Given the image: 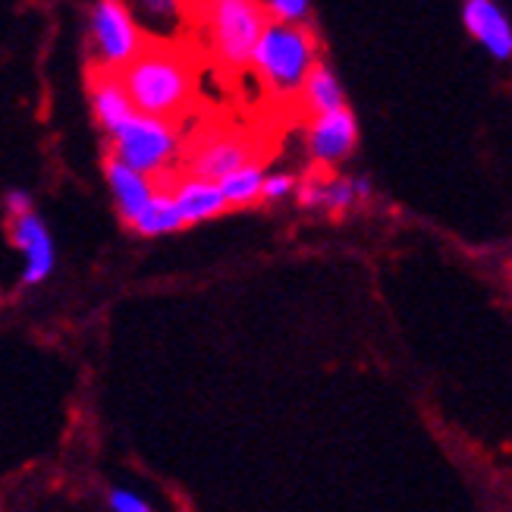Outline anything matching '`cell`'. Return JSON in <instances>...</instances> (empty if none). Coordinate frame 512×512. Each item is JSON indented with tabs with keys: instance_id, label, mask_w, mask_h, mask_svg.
<instances>
[{
	"instance_id": "1",
	"label": "cell",
	"mask_w": 512,
	"mask_h": 512,
	"mask_svg": "<svg viewBox=\"0 0 512 512\" xmlns=\"http://www.w3.org/2000/svg\"><path fill=\"white\" fill-rule=\"evenodd\" d=\"M120 82L136 107V114L170 120L192 98V70L189 63L170 48H148L126 70Z\"/></svg>"
},
{
	"instance_id": "2",
	"label": "cell",
	"mask_w": 512,
	"mask_h": 512,
	"mask_svg": "<svg viewBox=\"0 0 512 512\" xmlns=\"http://www.w3.org/2000/svg\"><path fill=\"white\" fill-rule=\"evenodd\" d=\"M315 63H318L315 35L305 26H280V22H267L252 54V66L258 70V76L277 95H299L302 82Z\"/></svg>"
},
{
	"instance_id": "3",
	"label": "cell",
	"mask_w": 512,
	"mask_h": 512,
	"mask_svg": "<svg viewBox=\"0 0 512 512\" xmlns=\"http://www.w3.org/2000/svg\"><path fill=\"white\" fill-rule=\"evenodd\" d=\"M110 161H117L142 176L161 173L180 154V132L170 120L132 114L120 129L110 132Z\"/></svg>"
},
{
	"instance_id": "4",
	"label": "cell",
	"mask_w": 512,
	"mask_h": 512,
	"mask_svg": "<svg viewBox=\"0 0 512 512\" xmlns=\"http://www.w3.org/2000/svg\"><path fill=\"white\" fill-rule=\"evenodd\" d=\"M205 16L217 57L233 70L252 66L255 44L267 26L258 0H205Z\"/></svg>"
},
{
	"instance_id": "5",
	"label": "cell",
	"mask_w": 512,
	"mask_h": 512,
	"mask_svg": "<svg viewBox=\"0 0 512 512\" xmlns=\"http://www.w3.org/2000/svg\"><path fill=\"white\" fill-rule=\"evenodd\" d=\"M88 32H92V51L104 73H120L145 51V38L139 35L136 22L129 19L120 0H98L88 16Z\"/></svg>"
},
{
	"instance_id": "6",
	"label": "cell",
	"mask_w": 512,
	"mask_h": 512,
	"mask_svg": "<svg viewBox=\"0 0 512 512\" xmlns=\"http://www.w3.org/2000/svg\"><path fill=\"white\" fill-rule=\"evenodd\" d=\"M10 236H13V246L22 255L19 283L22 286H41L57 267V242H54L48 224H44V217H38L35 211L13 217Z\"/></svg>"
},
{
	"instance_id": "7",
	"label": "cell",
	"mask_w": 512,
	"mask_h": 512,
	"mask_svg": "<svg viewBox=\"0 0 512 512\" xmlns=\"http://www.w3.org/2000/svg\"><path fill=\"white\" fill-rule=\"evenodd\" d=\"M355 142H359V123L349 107L321 114L308 126V154L324 167L346 161L355 151Z\"/></svg>"
},
{
	"instance_id": "8",
	"label": "cell",
	"mask_w": 512,
	"mask_h": 512,
	"mask_svg": "<svg viewBox=\"0 0 512 512\" xmlns=\"http://www.w3.org/2000/svg\"><path fill=\"white\" fill-rule=\"evenodd\" d=\"M142 38L176 41L189 26V0H120Z\"/></svg>"
},
{
	"instance_id": "9",
	"label": "cell",
	"mask_w": 512,
	"mask_h": 512,
	"mask_svg": "<svg viewBox=\"0 0 512 512\" xmlns=\"http://www.w3.org/2000/svg\"><path fill=\"white\" fill-rule=\"evenodd\" d=\"M462 22H465V29H469V35L478 44H484V51L494 60L506 63L512 57V26L497 0H465Z\"/></svg>"
},
{
	"instance_id": "10",
	"label": "cell",
	"mask_w": 512,
	"mask_h": 512,
	"mask_svg": "<svg viewBox=\"0 0 512 512\" xmlns=\"http://www.w3.org/2000/svg\"><path fill=\"white\" fill-rule=\"evenodd\" d=\"M252 164V145L239 136H217L208 139L202 148L192 154L189 161V173L195 180H205V183H220L227 180L230 173H236L239 167Z\"/></svg>"
},
{
	"instance_id": "11",
	"label": "cell",
	"mask_w": 512,
	"mask_h": 512,
	"mask_svg": "<svg viewBox=\"0 0 512 512\" xmlns=\"http://www.w3.org/2000/svg\"><path fill=\"white\" fill-rule=\"evenodd\" d=\"M299 202L311 211H333V214H343L352 211L359 202L371 195V183L365 176L359 180H327V183H302L296 186Z\"/></svg>"
},
{
	"instance_id": "12",
	"label": "cell",
	"mask_w": 512,
	"mask_h": 512,
	"mask_svg": "<svg viewBox=\"0 0 512 512\" xmlns=\"http://www.w3.org/2000/svg\"><path fill=\"white\" fill-rule=\"evenodd\" d=\"M104 173H107V186H110V195H114V202H117L120 217L126 220V224H132V220L148 208V202L158 189H154V183L148 180V176L129 170L117 161H107Z\"/></svg>"
},
{
	"instance_id": "13",
	"label": "cell",
	"mask_w": 512,
	"mask_h": 512,
	"mask_svg": "<svg viewBox=\"0 0 512 512\" xmlns=\"http://www.w3.org/2000/svg\"><path fill=\"white\" fill-rule=\"evenodd\" d=\"M92 114L98 120V126L104 129V136H110L114 129H120L132 114H136V107H132L126 88L120 82V73H98L92 79Z\"/></svg>"
},
{
	"instance_id": "14",
	"label": "cell",
	"mask_w": 512,
	"mask_h": 512,
	"mask_svg": "<svg viewBox=\"0 0 512 512\" xmlns=\"http://www.w3.org/2000/svg\"><path fill=\"white\" fill-rule=\"evenodd\" d=\"M170 198H173L176 211H180V217H183V227L205 224V220L220 217L227 211V202H224V195H220L217 183L195 180V176H189V180H183L180 186H176L170 192Z\"/></svg>"
},
{
	"instance_id": "15",
	"label": "cell",
	"mask_w": 512,
	"mask_h": 512,
	"mask_svg": "<svg viewBox=\"0 0 512 512\" xmlns=\"http://www.w3.org/2000/svg\"><path fill=\"white\" fill-rule=\"evenodd\" d=\"M302 98L311 107V114L321 117V114H333V110L346 107V88L337 79V73H333L327 63L318 60L302 82Z\"/></svg>"
},
{
	"instance_id": "16",
	"label": "cell",
	"mask_w": 512,
	"mask_h": 512,
	"mask_svg": "<svg viewBox=\"0 0 512 512\" xmlns=\"http://www.w3.org/2000/svg\"><path fill=\"white\" fill-rule=\"evenodd\" d=\"M139 236H170V233H180L183 227V217L176 211L170 192H154V198L148 202V208L129 224Z\"/></svg>"
},
{
	"instance_id": "17",
	"label": "cell",
	"mask_w": 512,
	"mask_h": 512,
	"mask_svg": "<svg viewBox=\"0 0 512 512\" xmlns=\"http://www.w3.org/2000/svg\"><path fill=\"white\" fill-rule=\"evenodd\" d=\"M261 183H264V170L252 161L246 167H239L236 173H230L227 180H220L217 189L224 195L227 208H246L261 198Z\"/></svg>"
},
{
	"instance_id": "18",
	"label": "cell",
	"mask_w": 512,
	"mask_h": 512,
	"mask_svg": "<svg viewBox=\"0 0 512 512\" xmlns=\"http://www.w3.org/2000/svg\"><path fill=\"white\" fill-rule=\"evenodd\" d=\"M264 16L280 26H302L311 16V0H264Z\"/></svg>"
},
{
	"instance_id": "19",
	"label": "cell",
	"mask_w": 512,
	"mask_h": 512,
	"mask_svg": "<svg viewBox=\"0 0 512 512\" xmlns=\"http://www.w3.org/2000/svg\"><path fill=\"white\" fill-rule=\"evenodd\" d=\"M296 192V180L289 173H264L261 183V202H283Z\"/></svg>"
},
{
	"instance_id": "20",
	"label": "cell",
	"mask_w": 512,
	"mask_h": 512,
	"mask_svg": "<svg viewBox=\"0 0 512 512\" xmlns=\"http://www.w3.org/2000/svg\"><path fill=\"white\" fill-rule=\"evenodd\" d=\"M107 506L110 512H151L148 500H142L136 491H129V487H114V491L107 494Z\"/></svg>"
},
{
	"instance_id": "21",
	"label": "cell",
	"mask_w": 512,
	"mask_h": 512,
	"mask_svg": "<svg viewBox=\"0 0 512 512\" xmlns=\"http://www.w3.org/2000/svg\"><path fill=\"white\" fill-rule=\"evenodd\" d=\"M4 208L10 211V217H22V214L35 211V202H32V195L26 189H10L4 195Z\"/></svg>"
}]
</instances>
